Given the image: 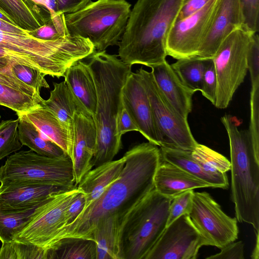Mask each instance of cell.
Wrapping results in <instances>:
<instances>
[{
  "instance_id": "cell-13",
  "label": "cell",
  "mask_w": 259,
  "mask_h": 259,
  "mask_svg": "<svg viewBox=\"0 0 259 259\" xmlns=\"http://www.w3.org/2000/svg\"><path fill=\"white\" fill-rule=\"evenodd\" d=\"M217 1L209 0L196 12L175 21L166 39L167 56L177 60L197 56L210 25Z\"/></svg>"
},
{
  "instance_id": "cell-30",
  "label": "cell",
  "mask_w": 259,
  "mask_h": 259,
  "mask_svg": "<svg viewBox=\"0 0 259 259\" xmlns=\"http://www.w3.org/2000/svg\"><path fill=\"white\" fill-rule=\"evenodd\" d=\"M40 204L20 209L0 206V241L2 243L12 240L29 222L36 208Z\"/></svg>"
},
{
  "instance_id": "cell-43",
  "label": "cell",
  "mask_w": 259,
  "mask_h": 259,
  "mask_svg": "<svg viewBox=\"0 0 259 259\" xmlns=\"http://www.w3.org/2000/svg\"><path fill=\"white\" fill-rule=\"evenodd\" d=\"M221 251L207 257L208 259H244V243L242 241L232 242L220 249Z\"/></svg>"
},
{
  "instance_id": "cell-22",
  "label": "cell",
  "mask_w": 259,
  "mask_h": 259,
  "mask_svg": "<svg viewBox=\"0 0 259 259\" xmlns=\"http://www.w3.org/2000/svg\"><path fill=\"white\" fill-rule=\"evenodd\" d=\"M24 114L44 136L58 145L72 160L73 127L41 106Z\"/></svg>"
},
{
  "instance_id": "cell-35",
  "label": "cell",
  "mask_w": 259,
  "mask_h": 259,
  "mask_svg": "<svg viewBox=\"0 0 259 259\" xmlns=\"http://www.w3.org/2000/svg\"><path fill=\"white\" fill-rule=\"evenodd\" d=\"M19 119L2 120L0 123V160L20 150L18 131Z\"/></svg>"
},
{
  "instance_id": "cell-37",
  "label": "cell",
  "mask_w": 259,
  "mask_h": 259,
  "mask_svg": "<svg viewBox=\"0 0 259 259\" xmlns=\"http://www.w3.org/2000/svg\"><path fill=\"white\" fill-rule=\"evenodd\" d=\"M5 73H12L21 81L40 93L41 88H49L45 79L46 75L40 71L22 64H14Z\"/></svg>"
},
{
  "instance_id": "cell-28",
  "label": "cell",
  "mask_w": 259,
  "mask_h": 259,
  "mask_svg": "<svg viewBox=\"0 0 259 259\" xmlns=\"http://www.w3.org/2000/svg\"><path fill=\"white\" fill-rule=\"evenodd\" d=\"M17 115L19 119L18 135L23 146L48 157H57L66 154L58 145L44 136L24 113Z\"/></svg>"
},
{
  "instance_id": "cell-27",
  "label": "cell",
  "mask_w": 259,
  "mask_h": 259,
  "mask_svg": "<svg viewBox=\"0 0 259 259\" xmlns=\"http://www.w3.org/2000/svg\"><path fill=\"white\" fill-rule=\"evenodd\" d=\"M53 85L49 98L44 100L41 106L72 128L75 113L85 109L65 81L54 82Z\"/></svg>"
},
{
  "instance_id": "cell-50",
  "label": "cell",
  "mask_w": 259,
  "mask_h": 259,
  "mask_svg": "<svg viewBox=\"0 0 259 259\" xmlns=\"http://www.w3.org/2000/svg\"><path fill=\"white\" fill-rule=\"evenodd\" d=\"M0 30L7 32L28 34V31L17 25L0 19Z\"/></svg>"
},
{
  "instance_id": "cell-29",
  "label": "cell",
  "mask_w": 259,
  "mask_h": 259,
  "mask_svg": "<svg viewBox=\"0 0 259 259\" xmlns=\"http://www.w3.org/2000/svg\"><path fill=\"white\" fill-rule=\"evenodd\" d=\"M48 250L49 259H96V244L90 239L64 237Z\"/></svg>"
},
{
  "instance_id": "cell-33",
  "label": "cell",
  "mask_w": 259,
  "mask_h": 259,
  "mask_svg": "<svg viewBox=\"0 0 259 259\" xmlns=\"http://www.w3.org/2000/svg\"><path fill=\"white\" fill-rule=\"evenodd\" d=\"M0 259H49V253L35 245L12 240L2 243Z\"/></svg>"
},
{
  "instance_id": "cell-14",
  "label": "cell",
  "mask_w": 259,
  "mask_h": 259,
  "mask_svg": "<svg viewBox=\"0 0 259 259\" xmlns=\"http://www.w3.org/2000/svg\"><path fill=\"white\" fill-rule=\"evenodd\" d=\"M202 238L188 214H183L167 226L144 259H195Z\"/></svg>"
},
{
  "instance_id": "cell-44",
  "label": "cell",
  "mask_w": 259,
  "mask_h": 259,
  "mask_svg": "<svg viewBox=\"0 0 259 259\" xmlns=\"http://www.w3.org/2000/svg\"><path fill=\"white\" fill-rule=\"evenodd\" d=\"M0 83L15 88L29 95L41 98L40 93L21 81L12 73H0Z\"/></svg>"
},
{
  "instance_id": "cell-19",
  "label": "cell",
  "mask_w": 259,
  "mask_h": 259,
  "mask_svg": "<svg viewBox=\"0 0 259 259\" xmlns=\"http://www.w3.org/2000/svg\"><path fill=\"white\" fill-rule=\"evenodd\" d=\"M70 189L51 185L26 184L0 188V206L25 209L37 206L51 196Z\"/></svg>"
},
{
  "instance_id": "cell-41",
  "label": "cell",
  "mask_w": 259,
  "mask_h": 259,
  "mask_svg": "<svg viewBox=\"0 0 259 259\" xmlns=\"http://www.w3.org/2000/svg\"><path fill=\"white\" fill-rule=\"evenodd\" d=\"M243 27L253 33L259 30V0H240Z\"/></svg>"
},
{
  "instance_id": "cell-32",
  "label": "cell",
  "mask_w": 259,
  "mask_h": 259,
  "mask_svg": "<svg viewBox=\"0 0 259 259\" xmlns=\"http://www.w3.org/2000/svg\"><path fill=\"white\" fill-rule=\"evenodd\" d=\"M44 100L0 83V105L13 110L17 114L25 113L40 106Z\"/></svg>"
},
{
  "instance_id": "cell-52",
  "label": "cell",
  "mask_w": 259,
  "mask_h": 259,
  "mask_svg": "<svg viewBox=\"0 0 259 259\" xmlns=\"http://www.w3.org/2000/svg\"><path fill=\"white\" fill-rule=\"evenodd\" d=\"M118 1H125V0H118Z\"/></svg>"
},
{
  "instance_id": "cell-20",
  "label": "cell",
  "mask_w": 259,
  "mask_h": 259,
  "mask_svg": "<svg viewBox=\"0 0 259 259\" xmlns=\"http://www.w3.org/2000/svg\"><path fill=\"white\" fill-rule=\"evenodd\" d=\"M154 185L158 193L171 198L187 190L213 188L211 184L163 160H161L156 171Z\"/></svg>"
},
{
  "instance_id": "cell-7",
  "label": "cell",
  "mask_w": 259,
  "mask_h": 259,
  "mask_svg": "<svg viewBox=\"0 0 259 259\" xmlns=\"http://www.w3.org/2000/svg\"><path fill=\"white\" fill-rule=\"evenodd\" d=\"M126 1L98 0L81 9L65 14L68 33L89 39L95 50L118 45L131 11Z\"/></svg>"
},
{
  "instance_id": "cell-16",
  "label": "cell",
  "mask_w": 259,
  "mask_h": 259,
  "mask_svg": "<svg viewBox=\"0 0 259 259\" xmlns=\"http://www.w3.org/2000/svg\"><path fill=\"white\" fill-rule=\"evenodd\" d=\"M123 107L140 132L148 142L159 147L152 109L146 90L138 73L131 72L121 92Z\"/></svg>"
},
{
  "instance_id": "cell-15",
  "label": "cell",
  "mask_w": 259,
  "mask_h": 259,
  "mask_svg": "<svg viewBox=\"0 0 259 259\" xmlns=\"http://www.w3.org/2000/svg\"><path fill=\"white\" fill-rule=\"evenodd\" d=\"M243 24L240 0H217L210 25L196 57L212 59L224 39Z\"/></svg>"
},
{
  "instance_id": "cell-9",
  "label": "cell",
  "mask_w": 259,
  "mask_h": 259,
  "mask_svg": "<svg viewBox=\"0 0 259 259\" xmlns=\"http://www.w3.org/2000/svg\"><path fill=\"white\" fill-rule=\"evenodd\" d=\"M254 33L243 26L235 29L224 39L212 58L217 77V108H226L243 82Z\"/></svg>"
},
{
  "instance_id": "cell-10",
  "label": "cell",
  "mask_w": 259,
  "mask_h": 259,
  "mask_svg": "<svg viewBox=\"0 0 259 259\" xmlns=\"http://www.w3.org/2000/svg\"><path fill=\"white\" fill-rule=\"evenodd\" d=\"M136 72L149 98L159 147L192 152L198 143L191 133L187 119L180 116L170 106L151 71L141 67Z\"/></svg>"
},
{
  "instance_id": "cell-25",
  "label": "cell",
  "mask_w": 259,
  "mask_h": 259,
  "mask_svg": "<svg viewBox=\"0 0 259 259\" xmlns=\"http://www.w3.org/2000/svg\"><path fill=\"white\" fill-rule=\"evenodd\" d=\"M162 160L170 163L196 178L211 184L213 188L227 189L229 184L226 173H213L204 169L193 157L192 152L160 147Z\"/></svg>"
},
{
  "instance_id": "cell-46",
  "label": "cell",
  "mask_w": 259,
  "mask_h": 259,
  "mask_svg": "<svg viewBox=\"0 0 259 259\" xmlns=\"http://www.w3.org/2000/svg\"><path fill=\"white\" fill-rule=\"evenodd\" d=\"M85 199L84 194L80 193L66 210L65 213L66 225L65 226L71 223L74 221L83 210L85 206Z\"/></svg>"
},
{
  "instance_id": "cell-1",
  "label": "cell",
  "mask_w": 259,
  "mask_h": 259,
  "mask_svg": "<svg viewBox=\"0 0 259 259\" xmlns=\"http://www.w3.org/2000/svg\"><path fill=\"white\" fill-rule=\"evenodd\" d=\"M125 163L118 178L84 208L71 223L62 228L49 248L60 239L73 237L91 239L98 221L115 214L119 221L154 189V178L162 160L160 149L149 142L136 145L123 155Z\"/></svg>"
},
{
  "instance_id": "cell-18",
  "label": "cell",
  "mask_w": 259,
  "mask_h": 259,
  "mask_svg": "<svg viewBox=\"0 0 259 259\" xmlns=\"http://www.w3.org/2000/svg\"><path fill=\"white\" fill-rule=\"evenodd\" d=\"M150 67L157 85L169 104L180 116L187 119L196 91L182 83L166 60Z\"/></svg>"
},
{
  "instance_id": "cell-24",
  "label": "cell",
  "mask_w": 259,
  "mask_h": 259,
  "mask_svg": "<svg viewBox=\"0 0 259 259\" xmlns=\"http://www.w3.org/2000/svg\"><path fill=\"white\" fill-rule=\"evenodd\" d=\"M0 12L14 24L27 31L38 28L51 18L47 10L24 0H0Z\"/></svg>"
},
{
  "instance_id": "cell-6",
  "label": "cell",
  "mask_w": 259,
  "mask_h": 259,
  "mask_svg": "<svg viewBox=\"0 0 259 259\" xmlns=\"http://www.w3.org/2000/svg\"><path fill=\"white\" fill-rule=\"evenodd\" d=\"M172 198L153 189L120 222V259H144L166 227Z\"/></svg>"
},
{
  "instance_id": "cell-38",
  "label": "cell",
  "mask_w": 259,
  "mask_h": 259,
  "mask_svg": "<svg viewBox=\"0 0 259 259\" xmlns=\"http://www.w3.org/2000/svg\"><path fill=\"white\" fill-rule=\"evenodd\" d=\"M194 190L185 191L174 197L171 201L167 225L183 214H189L191 210Z\"/></svg>"
},
{
  "instance_id": "cell-45",
  "label": "cell",
  "mask_w": 259,
  "mask_h": 259,
  "mask_svg": "<svg viewBox=\"0 0 259 259\" xmlns=\"http://www.w3.org/2000/svg\"><path fill=\"white\" fill-rule=\"evenodd\" d=\"M137 131L139 129L125 109L123 107L120 111L116 122V134L121 140V136L126 133Z\"/></svg>"
},
{
  "instance_id": "cell-21",
  "label": "cell",
  "mask_w": 259,
  "mask_h": 259,
  "mask_svg": "<svg viewBox=\"0 0 259 259\" xmlns=\"http://www.w3.org/2000/svg\"><path fill=\"white\" fill-rule=\"evenodd\" d=\"M124 163L125 158L123 156L119 159L96 166L86 174L77 186L85 197L83 209L99 197L118 178Z\"/></svg>"
},
{
  "instance_id": "cell-26",
  "label": "cell",
  "mask_w": 259,
  "mask_h": 259,
  "mask_svg": "<svg viewBox=\"0 0 259 259\" xmlns=\"http://www.w3.org/2000/svg\"><path fill=\"white\" fill-rule=\"evenodd\" d=\"M120 225L115 214L98 221L91 235L96 244V259H120Z\"/></svg>"
},
{
  "instance_id": "cell-36",
  "label": "cell",
  "mask_w": 259,
  "mask_h": 259,
  "mask_svg": "<svg viewBox=\"0 0 259 259\" xmlns=\"http://www.w3.org/2000/svg\"><path fill=\"white\" fill-rule=\"evenodd\" d=\"M28 32L35 37L45 40L57 39L69 35L65 23V14L61 13L51 16L45 24Z\"/></svg>"
},
{
  "instance_id": "cell-39",
  "label": "cell",
  "mask_w": 259,
  "mask_h": 259,
  "mask_svg": "<svg viewBox=\"0 0 259 259\" xmlns=\"http://www.w3.org/2000/svg\"><path fill=\"white\" fill-rule=\"evenodd\" d=\"M250 108V125L248 131L253 145L259 148V85L251 86Z\"/></svg>"
},
{
  "instance_id": "cell-4",
  "label": "cell",
  "mask_w": 259,
  "mask_h": 259,
  "mask_svg": "<svg viewBox=\"0 0 259 259\" xmlns=\"http://www.w3.org/2000/svg\"><path fill=\"white\" fill-rule=\"evenodd\" d=\"M228 134L231 157V200L236 218L251 225L259 233V148L253 144L248 131H240L233 118H221Z\"/></svg>"
},
{
  "instance_id": "cell-34",
  "label": "cell",
  "mask_w": 259,
  "mask_h": 259,
  "mask_svg": "<svg viewBox=\"0 0 259 259\" xmlns=\"http://www.w3.org/2000/svg\"><path fill=\"white\" fill-rule=\"evenodd\" d=\"M192 155L202 167L209 172L226 173L230 170V161L204 145L198 143L192 152Z\"/></svg>"
},
{
  "instance_id": "cell-51",
  "label": "cell",
  "mask_w": 259,
  "mask_h": 259,
  "mask_svg": "<svg viewBox=\"0 0 259 259\" xmlns=\"http://www.w3.org/2000/svg\"><path fill=\"white\" fill-rule=\"evenodd\" d=\"M256 235V243L253 251L251 254V257L253 259H258V233Z\"/></svg>"
},
{
  "instance_id": "cell-40",
  "label": "cell",
  "mask_w": 259,
  "mask_h": 259,
  "mask_svg": "<svg viewBox=\"0 0 259 259\" xmlns=\"http://www.w3.org/2000/svg\"><path fill=\"white\" fill-rule=\"evenodd\" d=\"M217 77L212 59L205 70L200 92L202 95L215 105L217 99Z\"/></svg>"
},
{
  "instance_id": "cell-5",
  "label": "cell",
  "mask_w": 259,
  "mask_h": 259,
  "mask_svg": "<svg viewBox=\"0 0 259 259\" xmlns=\"http://www.w3.org/2000/svg\"><path fill=\"white\" fill-rule=\"evenodd\" d=\"M0 48L29 61L46 75L63 77L74 62L86 58L95 51L88 38L68 35L55 40H45L29 33L19 34L0 30Z\"/></svg>"
},
{
  "instance_id": "cell-11",
  "label": "cell",
  "mask_w": 259,
  "mask_h": 259,
  "mask_svg": "<svg viewBox=\"0 0 259 259\" xmlns=\"http://www.w3.org/2000/svg\"><path fill=\"white\" fill-rule=\"evenodd\" d=\"M80 193L76 187L51 196L36 208L30 220L13 240L48 250L58 231L66 225V210Z\"/></svg>"
},
{
  "instance_id": "cell-42",
  "label": "cell",
  "mask_w": 259,
  "mask_h": 259,
  "mask_svg": "<svg viewBox=\"0 0 259 259\" xmlns=\"http://www.w3.org/2000/svg\"><path fill=\"white\" fill-rule=\"evenodd\" d=\"M247 65L251 86L259 85V37L257 33L252 36L248 53Z\"/></svg>"
},
{
  "instance_id": "cell-47",
  "label": "cell",
  "mask_w": 259,
  "mask_h": 259,
  "mask_svg": "<svg viewBox=\"0 0 259 259\" xmlns=\"http://www.w3.org/2000/svg\"><path fill=\"white\" fill-rule=\"evenodd\" d=\"M209 0H184L176 20L185 18L203 7Z\"/></svg>"
},
{
  "instance_id": "cell-12",
  "label": "cell",
  "mask_w": 259,
  "mask_h": 259,
  "mask_svg": "<svg viewBox=\"0 0 259 259\" xmlns=\"http://www.w3.org/2000/svg\"><path fill=\"white\" fill-rule=\"evenodd\" d=\"M189 218L200 234L204 245L220 249L238 238L237 220L225 213L206 192H194Z\"/></svg>"
},
{
  "instance_id": "cell-8",
  "label": "cell",
  "mask_w": 259,
  "mask_h": 259,
  "mask_svg": "<svg viewBox=\"0 0 259 259\" xmlns=\"http://www.w3.org/2000/svg\"><path fill=\"white\" fill-rule=\"evenodd\" d=\"M0 188L26 184L51 185L72 189L73 164L66 154L57 157L39 155L31 150L16 152L0 166Z\"/></svg>"
},
{
  "instance_id": "cell-23",
  "label": "cell",
  "mask_w": 259,
  "mask_h": 259,
  "mask_svg": "<svg viewBox=\"0 0 259 259\" xmlns=\"http://www.w3.org/2000/svg\"><path fill=\"white\" fill-rule=\"evenodd\" d=\"M64 81L85 109L93 116L97 104V92L92 73L82 60L71 64L66 70Z\"/></svg>"
},
{
  "instance_id": "cell-2",
  "label": "cell",
  "mask_w": 259,
  "mask_h": 259,
  "mask_svg": "<svg viewBox=\"0 0 259 259\" xmlns=\"http://www.w3.org/2000/svg\"><path fill=\"white\" fill-rule=\"evenodd\" d=\"M184 0H138L118 44L124 63L149 67L166 60V39Z\"/></svg>"
},
{
  "instance_id": "cell-17",
  "label": "cell",
  "mask_w": 259,
  "mask_h": 259,
  "mask_svg": "<svg viewBox=\"0 0 259 259\" xmlns=\"http://www.w3.org/2000/svg\"><path fill=\"white\" fill-rule=\"evenodd\" d=\"M97 133L93 115L87 110L76 112L73 122L72 161L75 185L77 187L93 168L91 163Z\"/></svg>"
},
{
  "instance_id": "cell-48",
  "label": "cell",
  "mask_w": 259,
  "mask_h": 259,
  "mask_svg": "<svg viewBox=\"0 0 259 259\" xmlns=\"http://www.w3.org/2000/svg\"><path fill=\"white\" fill-rule=\"evenodd\" d=\"M59 12L66 14L74 13L87 6L91 0H56Z\"/></svg>"
},
{
  "instance_id": "cell-49",
  "label": "cell",
  "mask_w": 259,
  "mask_h": 259,
  "mask_svg": "<svg viewBox=\"0 0 259 259\" xmlns=\"http://www.w3.org/2000/svg\"><path fill=\"white\" fill-rule=\"evenodd\" d=\"M33 5L40 6L47 10L51 15L60 13L59 12L56 0H24ZM62 14V13H61Z\"/></svg>"
},
{
  "instance_id": "cell-31",
  "label": "cell",
  "mask_w": 259,
  "mask_h": 259,
  "mask_svg": "<svg viewBox=\"0 0 259 259\" xmlns=\"http://www.w3.org/2000/svg\"><path fill=\"white\" fill-rule=\"evenodd\" d=\"M210 59L198 57L181 59L170 65L182 83L197 92L200 91L203 74Z\"/></svg>"
},
{
  "instance_id": "cell-3",
  "label": "cell",
  "mask_w": 259,
  "mask_h": 259,
  "mask_svg": "<svg viewBox=\"0 0 259 259\" xmlns=\"http://www.w3.org/2000/svg\"><path fill=\"white\" fill-rule=\"evenodd\" d=\"M97 92V104L93 116L96 127L97 143L91 161L93 166L113 160L122 148L116 134L118 116L123 108L121 92L132 72V65L106 51H95L87 57Z\"/></svg>"
}]
</instances>
